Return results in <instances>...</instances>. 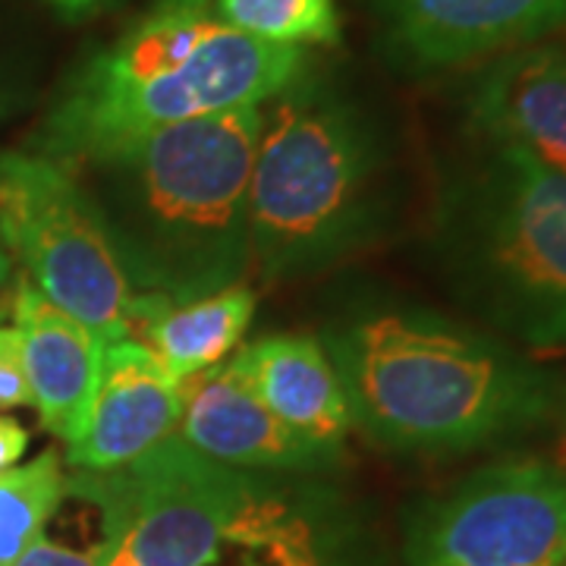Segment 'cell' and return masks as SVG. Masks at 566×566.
I'll return each instance as SVG.
<instances>
[{
  "instance_id": "20",
  "label": "cell",
  "mask_w": 566,
  "mask_h": 566,
  "mask_svg": "<svg viewBox=\"0 0 566 566\" xmlns=\"http://www.w3.org/2000/svg\"><path fill=\"white\" fill-rule=\"evenodd\" d=\"M25 450H29V431H25V424L0 412V472L20 465Z\"/></svg>"
},
{
  "instance_id": "17",
  "label": "cell",
  "mask_w": 566,
  "mask_h": 566,
  "mask_svg": "<svg viewBox=\"0 0 566 566\" xmlns=\"http://www.w3.org/2000/svg\"><path fill=\"white\" fill-rule=\"evenodd\" d=\"M214 10L223 25L283 48L337 44L344 35L337 0H214Z\"/></svg>"
},
{
  "instance_id": "1",
  "label": "cell",
  "mask_w": 566,
  "mask_h": 566,
  "mask_svg": "<svg viewBox=\"0 0 566 566\" xmlns=\"http://www.w3.org/2000/svg\"><path fill=\"white\" fill-rule=\"evenodd\" d=\"M95 506L104 566H375L353 504L322 472L205 457L174 431L111 472L66 475Z\"/></svg>"
},
{
  "instance_id": "22",
  "label": "cell",
  "mask_w": 566,
  "mask_h": 566,
  "mask_svg": "<svg viewBox=\"0 0 566 566\" xmlns=\"http://www.w3.org/2000/svg\"><path fill=\"white\" fill-rule=\"evenodd\" d=\"M13 85H10V80H7V73L0 70V114H7L10 111V104H13Z\"/></svg>"
},
{
  "instance_id": "18",
  "label": "cell",
  "mask_w": 566,
  "mask_h": 566,
  "mask_svg": "<svg viewBox=\"0 0 566 566\" xmlns=\"http://www.w3.org/2000/svg\"><path fill=\"white\" fill-rule=\"evenodd\" d=\"M32 406V387L22 363V337L13 324H0V412Z\"/></svg>"
},
{
  "instance_id": "21",
  "label": "cell",
  "mask_w": 566,
  "mask_h": 566,
  "mask_svg": "<svg viewBox=\"0 0 566 566\" xmlns=\"http://www.w3.org/2000/svg\"><path fill=\"white\" fill-rule=\"evenodd\" d=\"M44 3H51V7H54L61 17H66V20H85V17L98 13V10L117 3V0H44Z\"/></svg>"
},
{
  "instance_id": "23",
  "label": "cell",
  "mask_w": 566,
  "mask_h": 566,
  "mask_svg": "<svg viewBox=\"0 0 566 566\" xmlns=\"http://www.w3.org/2000/svg\"><path fill=\"white\" fill-rule=\"evenodd\" d=\"M10 274H13V259L7 255V249L0 243V290H3V283L10 281Z\"/></svg>"
},
{
  "instance_id": "4",
  "label": "cell",
  "mask_w": 566,
  "mask_h": 566,
  "mask_svg": "<svg viewBox=\"0 0 566 566\" xmlns=\"http://www.w3.org/2000/svg\"><path fill=\"white\" fill-rule=\"evenodd\" d=\"M397 167L381 123L305 66L262 104L249 180V252L264 281L308 277L394 223Z\"/></svg>"
},
{
  "instance_id": "6",
  "label": "cell",
  "mask_w": 566,
  "mask_h": 566,
  "mask_svg": "<svg viewBox=\"0 0 566 566\" xmlns=\"http://www.w3.org/2000/svg\"><path fill=\"white\" fill-rule=\"evenodd\" d=\"M305 48H283L218 25L186 61L92 102H51L35 148L66 167L174 123L211 117L245 104H264L308 66Z\"/></svg>"
},
{
  "instance_id": "9",
  "label": "cell",
  "mask_w": 566,
  "mask_h": 566,
  "mask_svg": "<svg viewBox=\"0 0 566 566\" xmlns=\"http://www.w3.org/2000/svg\"><path fill=\"white\" fill-rule=\"evenodd\" d=\"M390 54L412 73L488 63L566 25V0H375Z\"/></svg>"
},
{
  "instance_id": "12",
  "label": "cell",
  "mask_w": 566,
  "mask_h": 566,
  "mask_svg": "<svg viewBox=\"0 0 566 566\" xmlns=\"http://www.w3.org/2000/svg\"><path fill=\"white\" fill-rule=\"evenodd\" d=\"M182 381L139 340H114L104 349L102 381L82 431L66 444L76 472H111L139 460L177 431Z\"/></svg>"
},
{
  "instance_id": "7",
  "label": "cell",
  "mask_w": 566,
  "mask_h": 566,
  "mask_svg": "<svg viewBox=\"0 0 566 566\" xmlns=\"http://www.w3.org/2000/svg\"><path fill=\"white\" fill-rule=\"evenodd\" d=\"M0 243L29 283L63 312L126 340L136 290L80 177L39 151H0Z\"/></svg>"
},
{
  "instance_id": "2",
  "label": "cell",
  "mask_w": 566,
  "mask_h": 566,
  "mask_svg": "<svg viewBox=\"0 0 566 566\" xmlns=\"http://www.w3.org/2000/svg\"><path fill=\"white\" fill-rule=\"evenodd\" d=\"M353 424L409 457H453L566 424V375L424 305H353L324 324Z\"/></svg>"
},
{
  "instance_id": "5",
  "label": "cell",
  "mask_w": 566,
  "mask_h": 566,
  "mask_svg": "<svg viewBox=\"0 0 566 566\" xmlns=\"http://www.w3.org/2000/svg\"><path fill=\"white\" fill-rule=\"evenodd\" d=\"M431 252L450 293L528 349H566V177L475 139L441 177Z\"/></svg>"
},
{
  "instance_id": "19",
  "label": "cell",
  "mask_w": 566,
  "mask_h": 566,
  "mask_svg": "<svg viewBox=\"0 0 566 566\" xmlns=\"http://www.w3.org/2000/svg\"><path fill=\"white\" fill-rule=\"evenodd\" d=\"M107 560L111 554L104 545H66L41 535L7 566H104Z\"/></svg>"
},
{
  "instance_id": "3",
  "label": "cell",
  "mask_w": 566,
  "mask_h": 566,
  "mask_svg": "<svg viewBox=\"0 0 566 566\" xmlns=\"http://www.w3.org/2000/svg\"><path fill=\"white\" fill-rule=\"evenodd\" d=\"M262 104L174 123L70 167L102 214L136 296L170 305L243 283Z\"/></svg>"
},
{
  "instance_id": "11",
  "label": "cell",
  "mask_w": 566,
  "mask_h": 566,
  "mask_svg": "<svg viewBox=\"0 0 566 566\" xmlns=\"http://www.w3.org/2000/svg\"><path fill=\"white\" fill-rule=\"evenodd\" d=\"M479 142L566 177V44L535 41L488 61L465 88Z\"/></svg>"
},
{
  "instance_id": "14",
  "label": "cell",
  "mask_w": 566,
  "mask_h": 566,
  "mask_svg": "<svg viewBox=\"0 0 566 566\" xmlns=\"http://www.w3.org/2000/svg\"><path fill=\"white\" fill-rule=\"evenodd\" d=\"M245 356L268 409L303 441L340 460L346 438L356 424L344 381L322 337L271 334L245 346Z\"/></svg>"
},
{
  "instance_id": "13",
  "label": "cell",
  "mask_w": 566,
  "mask_h": 566,
  "mask_svg": "<svg viewBox=\"0 0 566 566\" xmlns=\"http://www.w3.org/2000/svg\"><path fill=\"white\" fill-rule=\"evenodd\" d=\"M13 327L22 337V363L41 424L66 444L82 431L102 381L104 340L29 281L13 290Z\"/></svg>"
},
{
  "instance_id": "15",
  "label": "cell",
  "mask_w": 566,
  "mask_h": 566,
  "mask_svg": "<svg viewBox=\"0 0 566 566\" xmlns=\"http://www.w3.org/2000/svg\"><path fill=\"white\" fill-rule=\"evenodd\" d=\"M255 305L259 296L245 283H233L180 305L139 296L129 340L155 349L158 359L186 381L240 349V340L255 318Z\"/></svg>"
},
{
  "instance_id": "16",
  "label": "cell",
  "mask_w": 566,
  "mask_h": 566,
  "mask_svg": "<svg viewBox=\"0 0 566 566\" xmlns=\"http://www.w3.org/2000/svg\"><path fill=\"white\" fill-rule=\"evenodd\" d=\"M66 497V472L54 450L32 463L0 472V566L13 564L25 547L44 535V526Z\"/></svg>"
},
{
  "instance_id": "10",
  "label": "cell",
  "mask_w": 566,
  "mask_h": 566,
  "mask_svg": "<svg viewBox=\"0 0 566 566\" xmlns=\"http://www.w3.org/2000/svg\"><path fill=\"white\" fill-rule=\"evenodd\" d=\"M177 434L205 457L240 469L327 472L337 465L268 409L252 381L245 346L182 381Z\"/></svg>"
},
{
  "instance_id": "8",
  "label": "cell",
  "mask_w": 566,
  "mask_h": 566,
  "mask_svg": "<svg viewBox=\"0 0 566 566\" xmlns=\"http://www.w3.org/2000/svg\"><path fill=\"white\" fill-rule=\"evenodd\" d=\"M403 566H566V465L510 457L424 497Z\"/></svg>"
},
{
  "instance_id": "24",
  "label": "cell",
  "mask_w": 566,
  "mask_h": 566,
  "mask_svg": "<svg viewBox=\"0 0 566 566\" xmlns=\"http://www.w3.org/2000/svg\"><path fill=\"white\" fill-rule=\"evenodd\" d=\"M560 465H566V444H564V460H560Z\"/></svg>"
}]
</instances>
